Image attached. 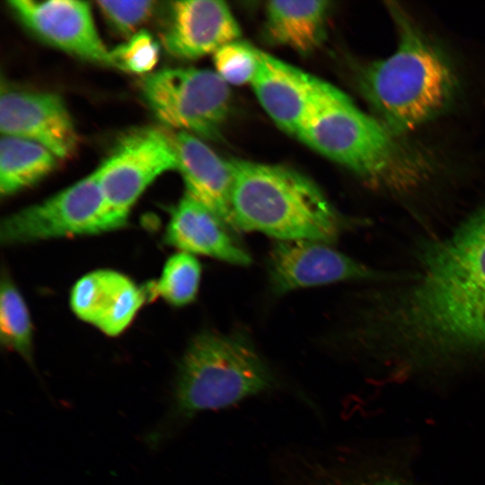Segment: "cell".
<instances>
[{
	"label": "cell",
	"mask_w": 485,
	"mask_h": 485,
	"mask_svg": "<svg viewBox=\"0 0 485 485\" xmlns=\"http://www.w3.org/2000/svg\"><path fill=\"white\" fill-rule=\"evenodd\" d=\"M234 174V229L256 231L278 241H334L342 223L321 190L285 166L229 161Z\"/></svg>",
	"instance_id": "obj_5"
},
{
	"label": "cell",
	"mask_w": 485,
	"mask_h": 485,
	"mask_svg": "<svg viewBox=\"0 0 485 485\" xmlns=\"http://www.w3.org/2000/svg\"><path fill=\"white\" fill-rule=\"evenodd\" d=\"M396 321L419 347L485 350V205L424 254Z\"/></svg>",
	"instance_id": "obj_1"
},
{
	"label": "cell",
	"mask_w": 485,
	"mask_h": 485,
	"mask_svg": "<svg viewBox=\"0 0 485 485\" xmlns=\"http://www.w3.org/2000/svg\"><path fill=\"white\" fill-rule=\"evenodd\" d=\"M241 34L228 5L219 0H184L171 4L163 44L180 59L214 54Z\"/></svg>",
	"instance_id": "obj_12"
},
{
	"label": "cell",
	"mask_w": 485,
	"mask_h": 485,
	"mask_svg": "<svg viewBox=\"0 0 485 485\" xmlns=\"http://www.w3.org/2000/svg\"><path fill=\"white\" fill-rule=\"evenodd\" d=\"M269 273L278 294L347 280H366L380 275L325 242L278 241L270 250Z\"/></svg>",
	"instance_id": "obj_10"
},
{
	"label": "cell",
	"mask_w": 485,
	"mask_h": 485,
	"mask_svg": "<svg viewBox=\"0 0 485 485\" xmlns=\"http://www.w3.org/2000/svg\"><path fill=\"white\" fill-rule=\"evenodd\" d=\"M276 385L275 375L248 339L202 331L180 361L165 417L146 440L158 447L197 414L226 408Z\"/></svg>",
	"instance_id": "obj_4"
},
{
	"label": "cell",
	"mask_w": 485,
	"mask_h": 485,
	"mask_svg": "<svg viewBox=\"0 0 485 485\" xmlns=\"http://www.w3.org/2000/svg\"><path fill=\"white\" fill-rule=\"evenodd\" d=\"M97 4L109 23L120 34L131 37L136 29L152 13L154 2L98 1Z\"/></svg>",
	"instance_id": "obj_23"
},
{
	"label": "cell",
	"mask_w": 485,
	"mask_h": 485,
	"mask_svg": "<svg viewBox=\"0 0 485 485\" xmlns=\"http://www.w3.org/2000/svg\"><path fill=\"white\" fill-rule=\"evenodd\" d=\"M251 84L278 128L296 136L328 83L260 50Z\"/></svg>",
	"instance_id": "obj_13"
},
{
	"label": "cell",
	"mask_w": 485,
	"mask_h": 485,
	"mask_svg": "<svg viewBox=\"0 0 485 485\" xmlns=\"http://www.w3.org/2000/svg\"><path fill=\"white\" fill-rule=\"evenodd\" d=\"M348 485H406L401 481H397L392 479H377L370 481H363L360 483L348 484Z\"/></svg>",
	"instance_id": "obj_24"
},
{
	"label": "cell",
	"mask_w": 485,
	"mask_h": 485,
	"mask_svg": "<svg viewBox=\"0 0 485 485\" xmlns=\"http://www.w3.org/2000/svg\"><path fill=\"white\" fill-rule=\"evenodd\" d=\"M8 4L17 19L46 43L81 59L114 67L87 2L10 0Z\"/></svg>",
	"instance_id": "obj_9"
},
{
	"label": "cell",
	"mask_w": 485,
	"mask_h": 485,
	"mask_svg": "<svg viewBox=\"0 0 485 485\" xmlns=\"http://www.w3.org/2000/svg\"><path fill=\"white\" fill-rule=\"evenodd\" d=\"M58 158L45 146L26 138L2 136L0 140V192L10 196L49 174Z\"/></svg>",
	"instance_id": "obj_18"
},
{
	"label": "cell",
	"mask_w": 485,
	"mask_h": 485,
	"mask_svg": "<svg viewBox=\"0 0 485 485\" xmlns=\"http://www.w3.org/2000/svg\"><path fill=\"white\" fill-rule=\"evenodd\" d=\"M150 294L127 276L98 269L79 278L70 295L74 313L109 336L121 333L132 322Z\"/></svg>",
	"instance_id": "obj_14"
},
{
	"label": "cell",
	"mask_w": 485,
	"mask_h": 485,
	"mask_svg": "<svg viewBox=\"0 0 485 485\" xmlns=\"http://www.w3.org/2000/svg\"><path fill=\"white\" fill-rule=\"evenodd\" d=\"M177 168L173 138L147 127L123 135L94 172L110 207L128 220L147 187L163 172Z\"/></svg>",
	"instance_id": "obj_8"
},
{
	"label": "cell",
	"mask_w": 485,
	"mask_h": 485,
	"mask_svg": "<svg viewBox=\"0 0 485 485\" xmlns=\"http://www.w3.org/2000/svg\"><path fill=\"white\" fill-rule=\"evenodd\" d=\"M216 215L185 193L173 207L164 242L180 251L208 256L244 266L251 258L229 234Z\"/></svg>",
	"instance_id": "obj_16"
},
{
	"label": "cell",
	"mask_w": 485,
	"mask_h": 485,
	"mask_svg": "<svg viewBox=\"0 0 485 485\" xmlns=\"http://www.w3.org/2000/svg\"><path fill=\"white\" fill-rule=\"evenodd\" d=\"M0 340L6 348L32 362V326L26 303L12 279L4 275L0 291Z\"/></svg>",
	"instance_id": "obj_19"
},
{
	"label": "cell",
	"mask_w": 485,
	"mask_h": 485,
	"mask_svg": "<svg viewBox=\"0 0 485 485\" xmlns=\"http://www.w3.org/2000/svg\"><path fill=\"white\" fill-rule=\"evenodd\" d=\"M178 168L188 195L234 229L232 195L234 174L229 161L219 157L198 137L178 132L173 137Z\"/></svg>",
	"instance_id": "obj_15"
},
{
	"label": "cell",
	"mask_w": 485,
	"mask_h": 485,
	"mask_svg": "<svg viewBox=\"0 0 485 485\" xmlns=\"http://www.w3.org/2000/svg\"><path fill=\"white\" fill-rule=\"evenodd\" d=\"M387 5L397 31L396 49L362 66L357 82L375 118L401 137L451 108L460 84L445 52L401 6Z\"/></svg>",
	"instance_id": "obj_2"
},
{
	"label": "cell",
	"mask_w": 485,
	"mask_h": 485,
	"mask_svg": "<svg viewBox=\"0 0 485 485\" xmlns=\"http://www.w3.org/2000/svg\"><path fill=\"white\" fill-rule=\"evenodd\" d=\"M201 266L193 254L179 251L165 262L161 277L147 287L150 295L161 296L174 306L191 303L198 293Z\"/></svg>",
	"instance_id": "obj_20"
},
{
	"label": "cell",
	"mask_w": 485,
	"mask_h": 485,
	"mask_svg": "<svg viewBox=\"0 0 485 485\" xmlns=\"http://www.w3.org/2000/svg\"><path fill=\"white\" fill-rule=\"evenodd\" d=\"M128 220L108 205L93 172L48 198L7 216L1 222L2 244L92 235L123 227Z\"/></svg>",
	"instance_id": "obj_6"
},
{
	"label": "cell",
	"mask_w": 485,
	"mask_h": 485,
	"mask_svg": "<svg viewBox=\"0 0 485 485\" xmlns=\"http://www.w3.org/2000/svg\"><path fill=\"white\" fill-rule=\"evenodd\" d=\"M296 137L367 182L405 190L426 180L432 163L344 93L328 84Z\"/></svg>",
	"instance_id": "obj_3"
},
{
	"label": "cell",
	"mask_w": 485,
	"mask_h": 485,
	"mask_svg": "<svg viewBox=\"0 0 485 485\" xmlns=\"http://www.w3.org/2000/svg\"><path fill=\"white\" fill-rule=\"evenodd\" d=\"M159 45L150 33L139 31L110 49L113 66L134 74H150L159 59ZM152 73V72H151Z\"/></svg>",
	"instance_id": "obj_22"
},
{
	"label": "cell",
	"mask_w": 485,
	"mask_h": 485,
	"mask_svg": "<svg viewBox=\"0 0 485 485\" xmlns=\"http://www.w3.org/2000/svg\"><path fill=\"white\" fill-rule=\"evenodd\" d=\"M260 51L244 41L229 42L213 54L215 72L228 85L251 84L258 68Z\"/></svg>",
	"instance_id": "obj_21"
},
{
	"label": "cell",
	"mask_w": 485,
	"mask_h": 485,
	"mask_svg": "<svg viewBox=\"0 0 485 485\" xmlns=\"http://www.w3.org/2000/svg\"><path fill=\"white\" fill-rule=\"evenodd\" d=\"M2 136L36 142L58 159L70 158L78 137L63 99L56 93L17 90L2 91L0 97Z\"/></svg>",
	"instance_id": "obj_11"
},
{
	"label": "cell",
	"mask_w": 485,
	"mask_h": 485,
	"mask_svg": "<svg viewBox=\"0 0 485 485\" xmlns=\"http://www.w3.org/2000/svg\"><path fill=\"white\" fill-rule=\"evenodd\" d=\"M330 2L270 1L266 7V35L276 44L303 54L315 50L325 36Z\"/></svg>",
	"instance_id": "obj_17"
},
{
	"label": "cell",
	"mask_w": 485,
	"mask_h": 485,
	"mask_svg": "<svg viewBox=\"0 0 485 485\" xmlns=\"http://www.w3.org/2000/svg\"><path fill=\"white\" fill-rule=\"evenodd\" d=\"M140 86L162 123L196 137H217L229 112V85L215 71L163 68L145 75Z\"/></svg>",
	"instance_id": "obj_7"
}]
</instances>
